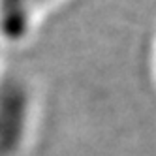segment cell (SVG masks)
<instances>
[{"instance_id": "cell-1", "label": "cell", "mask_w": 156, "mask_h": 156, "mask_svg": "<svg viewBox=\"0 0 156 156\" xmlns=\"http://www.w3.org/2000/svg\"><path fill=\"white\" fill-rule=\"evenodd\" d=\"M28 120V90L15 77L0 81V156L17 151Z\"/></svg>"}, {"instance_id": "cell-2", "label": "cell", "mask_w": 156, "mask_h": 156, "mask_svg": "<svg viewBox=\"0 0 156 156\" xmlns=\"http://www.w3.org/2000/svg\"><path fill=\"white\" fill-rule=\"evenodd\" d=\"M64 0H0V38L23 41Z\"/></svg>"}]
</instances>
